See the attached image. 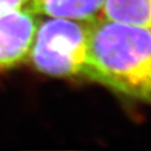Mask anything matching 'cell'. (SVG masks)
Returning <instances> with one entry per match:
<instances>
[{"mask_svg":"<svg viewBox=\"0 0 151 151\" xmlns=\"http://www.w3.org/2000/svg\"><path fill=\"white\" fill-rule=\"evenodd\" d=\"M96 83L151 105V31L99 18L89 29Z\"/></svg>","mask_w":151,"mask_h":151,"instance_id":"cell-1","label":"cell"},{"mask_svg":"<svg viewBox=\"0 0 151 151\" xmlns=\"http://www.w3.org/2000/svg\"><path fill=\"white\" fill-rule=\"evenodd\" d=\"M90 24L52 17L38 25L28 55L36 69L58 78H81L94 82L89 55Z\"/></svg>","mask_w":151,"mask_h":151,"instance_id":"cell-2","label":"cell"},{"mask_svg":"<svg viewBox=\"0 0 151 151\" xmlns=\"http://www.w3.org/2000/svg\"><path fill=\"white\" fill-rule=\"evenodd\" d=\"M38 21L28 9L0 12V70L22 62L29 55Z\"/></svg>","mask_w":151,"mask_h":151,"instance_id":"cell-3","label":"cell"},{"mask_svg":"<svg viewBox=\"0 0 151 151\" xmlns=\"http://www.w3.org/2000/svg\"><path fill=\"white\" fill-rule=\"evenodd\" d=\"M105 0H29L26 9L35 14L92 22L101 18Z\"/></svg>","mask_w":151,"mask_h":151,"instance_id":"cell-4","label":"cell"},{"mask_svg":"<svg viewBox=\"0 0 151 151\" xmlns=\"http://www.w3.org/2000/svg\"><path fill=\"white\" fill-rule=\"evenodd\" d=\"M101 18L150 29L151 0H105Z\"/></svg>","mask_w":151,"mask_h":151,"instance_id":"cell-5","label":"cell"},{"mask_svg":"<svg viewBox=\"0 0 151 151\" xmlns=\"http://www.w3.org/2000/svg\"><path fill=\"white\" fill-rule=\"evenodd\" d=\"M29 0H0V12L13 9H26Z\"/></svg>","mask_w":151,"mask_h":151,"instance_id":"cell-6","label":"cell"},{"mask_svg":"<svg viewBox=\"0 0 151 151\" xmlns=\"http://www.w3.org/2000/svg\"><path fill=\"white\" fill-rule=\"evenodd\" d=\"M150 31H151V28H150Z\"/></svg>","mask_w":151,"mask_h":151,"instance_id":"cell-7","label":"cell"}]
</instances>
